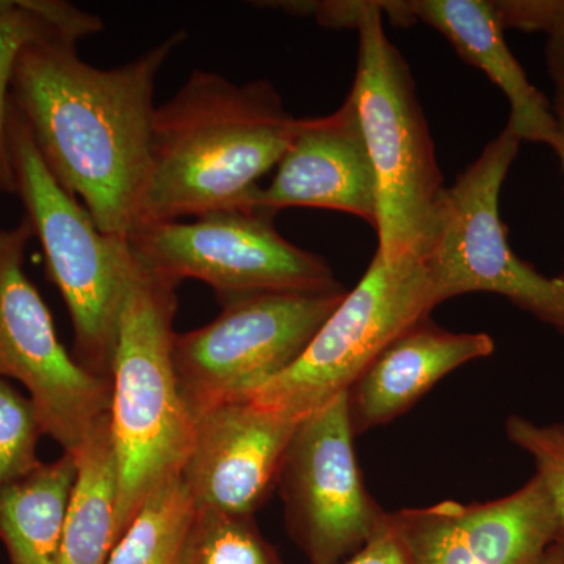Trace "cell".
<instances>
[{
  "label": "cell",
  "instance_id": "cell-1",
  "mask_svg": "<svg viewBox=\"0 0 564 564\" xmlns=\"http://www.w3.org/2000/svg\"><path fill=\"white\" fill-rule=\"evenodd\" d=\"M185 39L174 32L117 68L85 63L65 35L33 41L18 57L11 106L52 176L107 236L128 240L143 225L155 79Z\"/></svg>",
  "mask_w": 564,
  "mask_h": 564
},
{
  "label": "cell",
  "instance_id": "cell-2",
  "mask_svg": "<svg viewBox=\"0 0 564 564\" xmlns=\"http://www.w3.org/2000/svg\"><path fill=\"white\" fill-rule=\"evenodd\" d=\"M299 126L269 80L237 85L193 70L155 110L143 225L252 212L259 181L276 169Z\"/></svg>",
  "mask_w": 564,
  "mask_h": 564
},
{
  "label": "cell",
  "instance_id": "cell-3",
  "mask_svg": "<svg viewBox=\"0 0 564 564\" xmlns=\"http://www.w3.org/2000/svg\"><path fill=\"white\" fill-rule=\"evenodd\" d=\"M325 28H355L350 91L377 177V252L386 262L423 259L440 228L445 192L413 73L384 31L378 2H310Z\"/></svg>",
  "mask_w": 564,
  "mask_h": 564
},
{
  "label": "cell",
  "instance_id": "cell-4",
  "mask_svg": "<svg viewBox=\"0 0 564 564\" xmlns=\"http://www.w3.org/2000/svg\"><path fill=\"white\" fill-rule=\"evenodd\" d=\"M176 288V282L151 272L132 256L111 364L120 538L144 500L181 477L191 454L195 422L182 399L173 361Z\"/></svg>",
  "mask_w": 564,
  "mask_h": 564
},
{
  "label": "cell",
  "instance_id": "cell-5",
  "mask_svg": "<svg viewBox=\"0 0 564 564\" xmlns=\"http://www.w3.org/2000/svg\"><path fill=\"white\" fill-rule=\"evenodd\" d=\"M9 141L17 195L46 256L73 323L74 358L111 381L118 326L132 254L128 240L107 236L84 204L52 176L21 115L10 107Z\"/></svg>",
  "mask_w": 564,
  "mask_h": 564
},
{
  "label": "cell",
  "instance_id": "cell-6",
  "mask_svg": "<svg viewBox=\"0 0 564 564\" xmlns=\"http://www.w3.org/2000/svg\"><path fill=\"white\" fill-rule=\"evenodd\" d=\"M521 139L505 126L445 192L440 228L423 258L437 302L494 293L564 334V281L519 258L500 218V192Z\"/></svg>",
  "mask_w": 564,
  "mask_h": 564
},
{
  "label": "cell",
  "instance_id": "cell-7",
  "mask_svg": "<svg viewBox=\"0 0 564 564\" xmlns=\"http://www.w3.org/2000/svg\"><path fill=\"white\" fill-rule=\"evenodd\" d=\"M436 306L423 259L386 262L375 252L361 281L345 293L302 356L250 399L302 419L347 392L395 337Z\"/></svg>",
  "mask_w": 564,
  "mask_h": 564
},
{
  "label": "cell",
  "instance_id": "cell-8",
  "mask_svg": "<svg viewBox=\"0 0 564 564\" xmlns=\"http://www.w3.org/2000/svg\"><path fill=\"white\" fill-rule=\"evenodd\" d=\"M261 212H215L193 221L140 226L128 237L135 261L169 278L203 281L218 302L261 293L343 292L323 256L285 240Z\"/></svg>",
  "mask_w": 564,
  "mask_h": 564
},
{
  "label": "cell",
  "instance_id": "cell-9",
  "mask_svg": "<svg viewBox=\"0 0 564 564\" xmlns=\"http://www.w3.org/2000/svg\"><path fill=\"white\" fill-rule=\"evenodd\" d=\"M345 293H261L229 300L207 325L176 333L174 369L193 417L215 404L250 399L289 369Z\"/></svg>",
  "mask_w": 564,
  "mask_h": 564
},
{
  "label": "cell",
  "instance_id": "cell-10",
  "mask_svg": "<svg viewBox=\"0 0 564 564\" xmlns=\"http://www.w3.org/2000/svg\"><path fill=\"white\" fill-rule=\"evenodd\" d=\"M32 237L28 217L0 229V377L28 389L44 434L76 455L110 413L111 381L88 372L58 340L50 310L25 273Z\"/></svg>",
  "mask_w": 564,
  "mask_h": 564
},
{
  "label": "cell",
  "instance_id": "cell-11",
  "mask_svg": "<svg viewBox=\"0 0 564 564\" xmlns=\"http://www.w3.org/2000/svg\"><path fill=\"white\" fill-rule=\"evenodd\" d=\"M347 392L304 415L282 458L276 486L285 527L310 564H339L383 524L355 452Z\"/></svg>",
  "mask_w": 564,
  "mask_h": 564
},
{
  "label": "cell",
  "instance_id": "cell-12",
  "mask_svg": "<svg viewBox=\"0 0 564 564\" xmlns=\"http://www.w3.org/2000/svg\"><path fill=\"white\" fill-rule=\"evenodd\" d=\"M408 564H533L562 538L538 475L485 503L454 500L391 513Z\"/></svg>",
  "mask_w": 564,
  "mask_h": 564
},
{
  "label": "cell",
  "instance_id": "cell-13",
  "mask_svg": "<svg viewBox=\"0 0 564 564\" xmlns=\"http://www.w3.org/2000/svg\"><path fill=\"white\" fill-rule=\"evenodd\" d=\"M302 419L251 399L215 404L195 415L191 454L181 474L195 507L254 518L276 486Z\"/></svg>",
  "mask_w": 564,
  "mask_h": 564
},
{
  "label": "cell",
  "instance_id": "cell-14",
  "mask_svg": "<svg viewBox=\"0 0 564 564\" xmlns=\"http://www.w3.org/2000/svg\"><path fill=\"white\" fill-rule=\"evenodd\" d=\"M293 207L344 212L377 226V177L350 96L328 117L300 120L272 182L251 202L252 212L270 217Z\"/></svg>",
  "mask_w": 564,
  "mask_h": 564
},
{
  "label": "cell",
  "instance_id": "cell-15",
  "mask_svg": "<svg viewBox=\"0 0 564 564\" xmlns=\"http://www.w3.org/2000/svg\"><path fill=\"white\" fill-rule=\"evenodd\" d=\"M397 25L423 22L444 35L459 57L480 70L507 96L508 126L519 139L554 148L558 135L554 107L527 77L505 40L496 3L488 0L378 2Z\"/></svg>",
  "mask_w": 564,
  "mask_h": 564
},
{
  "label": "cell",
  "instance_id": "cell-16",
  "mask_svg": "<svg viewBox=\"0 0 564 564\" xmlns=\"http://www.w3.org/2000/svg\"><path fill=\"white\" fill-rule=\"evenodd\" d=\"M496 344L486 333H454L432 318L400 334L348 388L355 436L406 413L434 384L464 364L488 358Z\"/></svg>",
  "mask_w": 564,
  "mask_h": 564
},
{
  "label": "cell",
  "instance_id": "cell-17",
  "mask_svg": "<svg viewBox=\"0 0 564 564\" xmlns=\"http://www.w3.org/2000/svg\"><path fill=\"white\" fill-rule=\"evenodd\" d=\"M77 477L76 456L63 452L0 489V541L10 564H61L66 511Z\"/></svg>",
  "mask_w": 564,
  "mask_h": 564
},
{
  "label": "cell",
  "instance_id": "cell-18",
  "mask_svg": "<svg viewBox=\"0 0 564 564\" xmlns=\"http://www.w3.org/2000/svg\"><path fill=\"white\" fill-rule=\"evenodd\" d=\"M74 456L77 477L66 511L61 564H106L120 540L118 466L110 413L96 422Z\"/></svg>",
  "mask_w": 564,
  "mask_h": 564
},
{
  "label": "cell",
  "instance_id": "cell-19",
  "mask_svg": "<svg viewBox=\"0 0 564 564\" xmlns=\"http://www.w3.org/2000/svg\"><path fill=\"white\" fill-rule=\"evenodd\" d=\"M102 28L101 18L61 0H0V193L17 195L9 120L11 80L22 50L50 36L79 41Z\"/></svg>",
  "mask_w": 564,
  "mask_h": 564
},
{
  "label": "cell",
  "instance_id": "cell-20",
  "mask_svg": "<svg viewBox=\"0 0 564 564\" xmlns=\"http://www.w3.org/2000/svg\"><path fill=\"white\" fill-rule=\"evenodd\" d=\"M196 507L181 477L141 505L106 564H180Z\"/></svg>",
  "mask_w": 564,
  "mask_h": 564
},
{
  "label": "cell",
  "instance_id": "cell-21",
  "mask_svg": "<svg viewBox=\"0 0 564 564\" xmlns=\"http://www.w3.org/2000/svg\"><path fill=\"white\" fill-rule=\"evenodd\" d=\"M180 564H284L276 549L263 538L254 518L198 510Z\"/></svg>",
  "mask_w": 564,
  "mask_h": 564
},
{
  "label": "cell",
  "instance_id": "cell-22",
  "mask_svg": "<svg viewBox=\"0 0 564 564\" xmlns=\"http://www.w3.org/2000/svg\"><path fill=\"white\" fill-rule=\"evenodd\" d=\"M43 434L35 404L0 377V489L40 466L39 443Z\"/></svg>",
  "mask_w": 564,
  "mask_h": 564
},
{
  "label": "cell",
  "instance_id": "cell-23",
  "mask_svg": "<svg viewBox=\"0 0 564 564\" xmlns=\"http://www.w3.org/2000/svg\"><path fill=\"white\" fill-rule=\"evenodd\" d=\"M508 440L533 458L536 474L543 481L558 514L564 540V422L540 425L511 415L505 423Z\"/></svg>",
  "mask_w": 564,
  "mask_h": 564
},
{
  "label": "cell",
  "instance_id": "cell-24",
  "mask_svg": "<svg viewBox=\"0 0 564 564\" xmlns=\"http://www.w3.org/2000/svg\"><path fill=\"white\" fill-rule=\"evenodd\" d=\"M494 3L503 29L541 32L547 36L545 66L556 95L564 96V0H505Z\"/></svg>",
  "mask_w": 564,
  "mask_h": 564
},
{
  "label": "cell",
  "instance_id": "cell-25",
  "mask_svg": "<svg viewBox=\"0 0 564 564\" xmlns=\"http://www.w3.org/2000/svg\"><path fill=\"white\" fill-rule=\"evenodd\" d=\"M339 564H408L391 513L386 516L383 524L367 541L361 551Z\"/></svg>",
  "mask_w": 564,
  "mask_h": 564
},
{
  "label": "cell",
  "instance_id": "cell-26",
  "mask_svg": "<svg viewBox=\"0 0 564 564\" xmlns=\"http://www.w3.org/2000/svg\"><path fill=\"white\" fill-rule=\"evenodd\" d=\"M552 107H554L556 122H558V135H556V141L552 150H554L555 154L558 155L560 163H562V169L564 173V96L556 95L555 93V98L554 101H552ZM558 278H562V280L564 281V269Z\"/></svg>",
  "mask_w": 564,
  "mask_h": 564
},
{
  "label": "cell",
  "instance_id": "cell-27",
  "mask_svg": "<svg viewBox=\"0 0 564 564\" xmlns=\"http://www.w3.org/2000/svg\"><path fill=\"white\" fill-rule=\"evenodd\" d=\"M533 564H564V540L560 538Z\"/></svg>",
  "mask_w": 564,
  "mask_h": 564
}]
</instances>
